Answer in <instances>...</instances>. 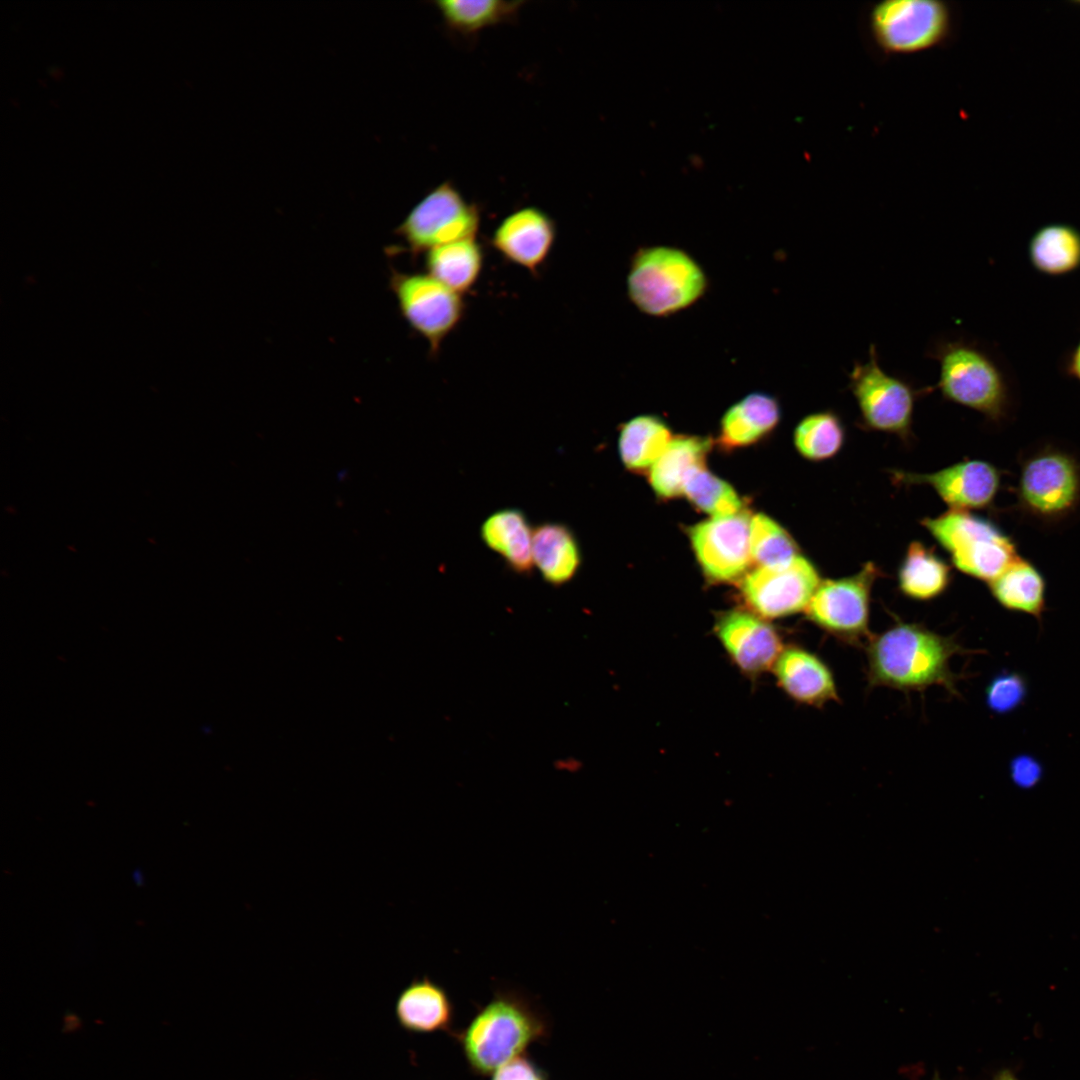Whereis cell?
I'll return each instance as SVG.
<instances>
[{"mask_svg":"<svg viewBox=\"0 0 1080 1080\" xmlns=\"http://www.w3.org/2000/svg\"><path fill=\"white\" fill-rule=\"evenodd\" d=\"M1059 368L1063 376L1080 384V336L1075 344L1063 354Z\"/></svg>","mask_w":1080,"mask_h":1080,"instance_id":"e575fe53","label":"cell"},{"mask_svg":"<svg viewBox=\"0 0 1080 1080\" xmlns=\"http://www.w3.org/2000/svg\"><path fill=\"white\" fill-rule=\"evenodd\" d=\"M926 356L939 364L937 389L943 399L981 414L993 424L1014 412V377L998 352L965 336L938 338Z\"/></svg>","mask_w":1080,"mask_h":1080,"instance_id":"6da1fadb","label":"cell"},{"mask_svg":"<svg viewBox=\"0 0 1080 1080\" xmlns=\"http://www.w3.org/2000/svg\"><path fill=\"white\" fill-rule=\"evenodd\" d=\"M988 586L992 597L1006 610L1041 618L1046 609L1045 578L1020 555Z\"/></svg>","mask_w":1080,"mask_h":1080,"instance_id":"603a6c76","label":"cell"},{"mask_svg":"<svg viewBox=\"0 0 1080 1080\" xmlns=\"http://www.w3.org/2000/svg\"><path fill=\"white\" fill-rule=\"evenodd\" d=\"M750 555L758 567H770L790 561L799 555V548L786 529L759 513L750 521Z\"/></svg>","mask_w":1080,"mask_h":1080,"instance_id":"f546056e","label":"cell"},{"mask_svg":"<svg viewBox=\"0 0 1080 1080\" xmlns=\"http://www.w3.org/2000/svg\"><path fill=\"white\" fill-rule=\"evenodd\" d=\"M543 1024L521 996L498 994L473 1019L463 1037L465 1055L474 1070L491 1073L543 1033Z\"/></svg>","mask_w":1080,"mask_h":1080,"instance_id":"8992f818","label":"cell"},{"mask_svg":"<svg viewBox=\"0 0 1080 1080\" xmlns=\"http://www.w3.org/2000/svg\"><path fill=\"white\" fill-rule=\"evenodd\" d=\"M799 454L810 461H823L835 456L845 440V427L833 410H821L803 417L793 434Z\"/></svg>","mask_w":1080,"mask_h":1080,"instance_id":"f1b7e54d","label":"cell"},{"mask_svg":"<svg viewBox=\"0 0 1080 1080\" xmlns=\"http://www.w3.org/2000/svg\"><path fill=\"white\" fill-rule=\"evenodd\" d=\"M1010 771L1013 782L1021 788L1033 787L1042 776L1040 763L1025 755L1012 761Z\"/></svg>","mask_w":1080,"mask_h":1080,"instance_id":"836d02e7","label":"cell"},{"mask_svg":"<svg viewBox=\"0 0 1080 1080\" xmlns=\"http://www.w3.org/2000/svg\"><path fill=\"white\" fill-rule=\"evenodd\" d=\"M847 387L864 427L901 438L910 434L918 397L934 390L916 389L905 378L887 373L879 364L875 344H870L866 362H854Z\"/></svg>","mask_w":1080,"mask_h":1080,"instance_id":"ba28073f","label":"cell"},{"mask_svg":"<svg viewBox=\"0 0 1080 1080\" xmlns=\"http://www.w3.org/2000/svg\"><path fill=\"white\" fill-rule=\"evenodd\" d=\"M870 687L921 691L944 687L957 694V676L950 668L954 655L966 652L951 637L914 623H897L865 645Z\"/></svg>","mask_w":1080,"mask_h":1080,"instance_id":"7a4b0ae2","label":"cell"},{"mask_svg":"<svg viewBox=\"0 0 1080 1080\" xmlns=\"http://www.w3.org/2000/svg\"><path fill=\"white\" fill-rule=\"evenodd\" d=\"M532 555L542 579L555 587L569 583L582 564L578 539L562 522H542L533 529Z\"/></svg>","mask_w":1080,"mask_h":1080,"instance_id":"d6986e66","label":"cell"},{"mask_svg":"<svg viewBox=\"0 0 1080 1080\" xmlns=\"http://www.w3.org/2000/svg\"><path fill=\"white\" fill-rule=\"evenodd\" d=\"M715 632L730 659L749 676L772 669L784 649L777 629L751 611L725 613L718 619Z\"/></svg>","mask_w":1080,"mask_h":1080,"instance_id":"9a60e30c","label":"cell"},{"mask_svg":"<svg viewBox=\"0 0 1080 1080\" xmlns=\"http://www.w3.org/2000/svg\"><path fill=\"white\" fill-rule=\"evenodd\" d=\"M391 288L404 319L437 354L464 317L463 295L428 273L395 272Z\"/></svg>","mask_w":1080,"mask_h":1080,"instance_id":"8fae6325","label":"cell"},{"mask_svg":"<svg viewBox=\"0 0 1080 1080\" xmlns=\"http://www.w3.org/2000/svg\"><path fill=\"white\" fill-rule=\"evenodd\" d=\"M1017 508L1036 523L1054 527L1080 511V457L1069 448L1044 443L1021 456Z\"/></svg>","mask_w":1080,"mask_h":1080,"instance_id":"277c9868","label":"cell"},{"mask_svg":"<svg viewBox=\"0 0 1080 1080\" xmlns=\"http://www.w3.org/2000/svg\"><path fill=\"white\" fill-rule=\"evenodd\" d=\"M951 581L950 566L920 541L909 544L898 569L900 591L913 600L940 596Z\"/></svg>","mask_w":1080,"mask_h":1080,"instance_id":"d4e9b609","label":"cell"},{"mask_svg":"<svg viewBox=\"0 0 1080 1080\" xmlns=\"http://www.w3.org/2000/svg\"><path fill=\"white\" fill-rule=\"evenodd\" d=\"M557 227L553 218L535 206L519 208L497 225L492 247L508 262L536 275L554 247Z\"/></svg>","mask_w":1080,"mask_h":1080,"instance_id":"2e32d148","label":"cell"},{"mask_svg":"<svg viewBox=\"0 0 1080 1080\" xmlns=\"http://www.w3.org/2000/svg\"><path fill=\"white\" fill-rule=\"evenodd\" d=\"M524 3L504 0H438L435 6L450 31L472 35L485 28L510 22L518 15Z\"/></svg>","mask_w":1080,"mask_h":1080,"instance_id":"83f0119b","label":"cell"},{"mask_svg":"<svg viewBox=\"0 0 1080 1080\" xmlns=\"http://www.w3.org/2000/svg\"><path fill=\"white\" fill-rule=\"evenodd\" d=\"M935 1080H940V1079H939V1078H936Z\"/></svg>","mask_w":1080,"mask_h":1080,"instance_id":"8d00e7d4","label":"cell"},{"mask_svg":"<svg viewBox=\"0 0 1080 1080\" xmlns=\"http://www.w3.org/2000/svg\"><path fill=\"white\" fill-rule=\"evenodd\" d=\"M425 266L428 274L463 295L480 278L484 251L476 238L452 242L426 252Z\"/></svg>","mask_w":1080,"mask_h":1080,"instance_id":"cb8c5ba5","label":"cell"},{"mask_svg":"<svg viewBox=\"0 0 1080 1080\" xmlns=\"http://www.w3.org/2000/svg\"><path fill=\"white\" fill-rule=\"evenodd\" d=\"M895 479L905 484L928 485L952 510L989 507L1000 489V471L979 459L962 461L933 473L896 471Z\"/></svg>","mask_w":1080,"mask_h":1080,"instance_id":"5bb4252c","label":"cell"},{"mask_svg":"<svg viewBox=\"0 0 1080 1080\" xmlns=\"http://www.w3.org/2000/svg\"><path fill=\"white\" fill-rule=\"evenodd\" d=\"M396 1013L407 1029L432 1032L446 1027L452 1008L442 987L428 978L413 981L400 995Z\"/></svg>","mask_w":1080,"mask_h":1080,"instance_id":"484cf974","label":"cell"},{"mask_svg":"<svg viewBox=\"0 0 1080 1080\" xmlns=\"http://www.w3.org/2000/svg\"><path fill=\"white\" fill-rule=\"evenodd\" d=\"M879 575L868 562L853 575L822 580L805 610L808 620L842 642L866 645L871 591Z\"/></svg>","mask_w":1080,"mask_h":1080,"instance_id":"9c48e42d","label":"cell"},{"mask_svg":"<svg viewBox=\"0 0 1080 1080\" xmlns=\"http://www.w3.org/2000/svg\"><path fill=\"white\" fill-rule=\"evenodd\" d=\"M993 1080H1018L1009 1070L1001 1071Z\"/></svg>","mask_w":1080,"mask_h":1080,"instance_id":"d590c367","label":"cell"},{"mask_svg":"<svg viewBox=\"0 0 1080 1080\" xmlns=\"http://www.w3.org/2000/svg\"><path fill=\"white\" fill-rule=\"evenodd\" d=\"M781 418L778 400L753 392L733 404L721 419L720 440L726 447L750 445L770 433Z\"/></svg>","mask_w":1080,"mask_h":1080,"instance_id":"7402d4cb","label":"cell"},{"mask_svg":"<svg viewBox=\"0 0 1080 1080\" xmlns=\"http://www.w3.org/2000/svg\"><path fill=\"white\" fill-rule=\"evenodd\" d=\"M479 225L478 207L451 182L444 181L409 212L397 233L413 253H426L438 246L476 238Z\"/></svg>","mask_w":1080,"mask_h":1080,"instance_id":"30bf717a","label":"cell"},{"mask_svg":"<svg viewBox=\"0 0 1080 1080\" xmlns=\"http://www.w3.org/2000/svg\"><path fill=\"white\" fill-rule=\"evenodd\" d=\"M921 523L959 571L987 584L1019 556L1010 536L990 520L968 511L951 509Z\"/></svg>","mask_w":1080,"mask_h":1080,"instance_id":"52a82bcc","label":"cell"},{"mask_svg":"<svg viewBox=\"0 0 1080 1080\" xmlns=\"http://www.w3.org/2000/svg\"><path fill=\"white\" fill-rule=\"evenodd\" d=\"M821 581L815 565L799 554L786 563L748 572L741 594L752 613L777 619L805 611Z\"/></svg>","mask_w":1080,"mask_h":1080,"instance_id":"7c38bea8","label":"cell"},{"mask_svg":"<svg viewBox=\"0 0 1080 1080\" xmlns=\"http://www.w3.org/2000/svg\"><path fill=\"white\" fill-rule=\"evenodd\" d=\"M1026 696V684L1017 673L1005 672L994 677L985 691V701L995 713H1007L1017 708Z\"/></svg>","mask_w":1080,"mask_h":1080,"instance_id":"1f68e13d","label":"cell"},{"mask_svg":"<svg viewBox=\"0 0 1080 1080\" xmlns=\"http://www.w3.org/2000/svg\"><path fill=\"white\" fill-rule=\"evenodd\" d=\"M959 9L942 0H884L865 7L862 30L879 58L917 54L952 44Z\"/></svg>","mask_w":1080,"mask_h":1080,"instance_id":"3957f363","label":"cell"},{"mask_svg":"<svg viewBox=\"0 0 1080 1080\" xmlns=\"http://www.w3.org/2000/svg\"><path fill=\"white\" fill-rule=\"evenodd\" d=\"M710 448L709 440L698 436L671 438L662 454L649 469V481L655 493L663 498L683 494L688 480L704 468Z\"/></svg>","mask_w":1080,"mask_h":1080,"instance_id":"ffe728a7","label":"cell"},{"mask_svg":"<svg viewBox=\"0 0 1080 1080\" xmlns=\"http://www.w3.org/2000/svg\"><path fill=\"white\" fill-rule=\"evenodd\" d=\"M683 494L698 509L712 517L736 515L743 503L734 488L705 468L698 470L686 483Z\"/></svg>","mask_w":1080,"mask_h":1080,"instance_id":"4dcf8cb0","label":"cell"},{"mask_svg":"<svg viewBox=\"0 0 1080 1080\" xmlns=\"http://www.w3.org/2000/svg\"><path fill=\"white\" fill-rule=\"evenodd\" d=\"M671 440L665 422L654 415H640L626 422L619 433L618 450L631 471L650 469Z\"/></svg>","mask_w":1080,"mask_h":1080,"instance_id":"4316f807","label":"cell"},{"mask_svg":"<svg viewBox=\"0 0 1080 1080\" xmlns=\"http://www.w3.org/2000/svg\"><path fill=\"white\" fill-rule=\"evenodd\" d=\"M708 281L698 262L686 251L670 246L640 248L632 257L627 293L637 309L664 317L696 303Z\"/></svg>","mask_w":1080,"mask_h":1080,"instance_id":"5b68a950","label":"cell"},{"mask_svg":"<svg viewBox=\"0 0 1080 1080\" xmlns=\"http://www.w3.org/2000/svg\"><path fill=\"white\" fill-rule=\"evenodd\" d=\"M492 1080H544V1075L528 1058L517 1056L498 1068Z\"/></svg>","mask_w":1080,"mask_h":1080,"instance_id":"d6a6232c","label":"cell"},{"mask_svg":"<svg viewBox=\"0 0 1080 1080\" xmlns=\"http://www.w3.org/2000/svg\"><path fill=\"white\" fill-rule=\"evenodd\" d=\"M750 521L746 511L712 517L689 530L691 545L706 577L714 582L743 579L751 564Z\"/></svg>","mask_w":1080,"mask_h":1080,"instance_id":"4fadbf2b","label":"cell"},{"mask_svg":"<svg viewBox=\"0 0 1080 1080\" xmlns=\"http://www.w3.org/2000/svg\"><path fill=\"white\" fill-rule=\"evenodd\" d=\"M773 671L778 686L800 704L821 708L828 702H839L831 669L818 655L803 647L784 648Z\"/></svg>","mask_w":1080,"mask_h":1080,"instance_id":"e0dca14e","label":"cell"},{"mask_svg":"<svg viewBox=\"0 0 1080 1080\" xmlns=\"http://www.w3.org/2000/svg\"><path fill=\"white\" fill-rule=\"evenodd\" d=\"M1028 261L1037 273L1068 276L1080 269V230L1068 223H1048L1039 227L1027 244Z\"/></svg>","mask_w":1080,"mask_h":1080,"instance_id":"44dd1931","label":"cell"},{"mask_svg":"<svg viewBox=\"0 0 1080 1080\" xmlns=\"http://www.w3.org/2000/svg\"><path fill=\"white\" fill-rule=\"evenodd\" d=\"M533 529L518 508H502L491 513L480 526L483 544L498 554L513 573L530 576L534 570Z\"/></svg>","mask_w":1080,"mask_h":1080,"instance_id":"ac0fdd59","label":"cell"}]
</instances>
